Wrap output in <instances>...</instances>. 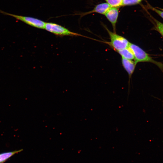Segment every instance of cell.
<instances>
[{
    "instance_id": "11",
    "label": "cell",
    "mask_w": 163,
    "mask_h": 163,
    "mask_svg": "<svg viewBox=\"0 0 163 163\" xmlns=\"http://www.w3.org/2000/svg\"><path fill=\"white\" fill-rule=\"evenodd\" d=\"M142 0H122V6L137 5Z\"/></svg>"
},
{
    "instance_id": "4",
    "label": "cell",
    "mask_w": 163,
    "mask_h": 163,
    "mask_svg": "<svg viewBox=\"0 0 163 163\" xmlns=\"http://www.w3.org/2000/svg\"><path fill=\"white\" fill-rule=\"evenodd\" d=\"M0 12L12 16L32 27L39 29H44L46 22L39 19L31 17L16 15L0 10Z\"/></svg>"
},
{
    "instance_id": "14",
    "label": "cell",
    "mask_w": 163,
    "mask_h": 163,
    "mask_svg": "<svg viewBox=\"0 0 163 163\" xmlns=\"http://www.w3.org/2000/svg\"><path fill=\"white\" fill-rule=\"evenodd\" d=\"M158 8V9L163 11V8Z\"/></svg>"
},
{
    "instance_id": "12",
    "label": "cell",
    "mask_w": 163,
    "mask_h": 163,
    "mask_svg": "<svg viewBox=\"0 0 163 163\" xmlns=\"http://www.w3.org/2000/svg\"><path fill=\"white\" fill-rule=\"evenodd\" d=\"M154 20L155 23L156 29L163 36V24L155 19H154Z\"/></svg>"
},
{
    "instance_id": "5",
    "label": "cell",
    "mask_w": 163,
    "mask_h": 163,
    "mask_svg": "<svg viewBox=\"0 0 163 163\" xmlns=\"http://www.w3.org/2000/svg\"><path fill=\"white\" fill-rule=\"evenodd\" d=\"M104 15L111 23L114 32H116V25L119 15L118 8L110 7L106 11Z\"/></svg>"
},
{
    "instance_id": "8",
    "label": "cell",
    "mask_w": 163,
    "mask_h": 163,
    "mask_svg": "<svg viewBox=\"0 0 163 163\" xmlns=\"http://www.w3.org/2000/svg\"><path fill=\"white\" fill-rule=\"evenodd\" d=\"M122 58L132 60L134 59V54L129 47L117 51Z\"/></svg>"
},
{
    "instance_id": "1",
    "label": "cell",
    "mask_w": 163,
    "mask_h": 163,
    "mask_svg": "<svg viewBox=\"0 0 163 163\" xmlns=\"http://www.w3.org/2000/svg\"><path fill=\"white\" fill-rule=\"evenodd\" d=\"M104 26L108 32L110 39V41L105 42V43L117 52L129 46L130 43L126 38L116 32L111 31L104 25Z\"/></svg>"
},
{
    "instance_id": "9",
    "label": "cell",
    "mask_w": 163,
    "mask_h": 163,
    "mask_svg": "<svg viewBox=\"0 0 163 163\" xmlns=\"http://www.w3.org/2000/svg\"><path fill=\"white\" fill-rule=\"evenodd\" d=\"M23 149L13 151L3 152L0 154V163H2L14 155L21 152Z\"/></svg>"
},
{
    "instance_id": "3",
    "label": "cell",
    "mask_w": 163,
    "mask_h": 163,
    "mask_svg": "<svg viewBox=\"0 0 163 163\" xmlns=\"http://www.w3.org/2000/svg\"><path fill=\"white\" fill-rule=\"evenodd\" d=\"M44 29L56 35L85 37L79 34L71 31L68 29L58 24L52 22H46Z\"/></svg>"
},
{
    "instance_id": "13",
    "label": "cell",
    "mask_w": 163,
    "mask_h": 163,
    "mask_svg": "<svg viewBox=\"0 0 163 163\" xmlns=\"http://www.w3.org/2000/svg\"><path fill=\"white\" fill-rule=\"evenodd\" d=\"M150 8L159 15L162 18H163V11L158 9L157 8H154L153 7L150 6Z\"/></svg>"
},
{
    "instance_id": "6",
    "label": "cell",
    "mask_w": 163,
    "mask_h": 163,
    "mask_svg": "<svg viewBox=\"0 0 163 163\" xmlns=\"http://www.w3.org/2000/svg\"><path fill=\"white\" fill-rule=\"evenodd\" d=\"M110 7H111L107 3H100L96 5L92 10L80 13L78 15H80L81 17L93 13H97L104 15Z\"/></svg>"
},
{
    "instance_id": "2",
    "label": "cell",
    "mask_w": 163,
    "mask_h": 163,
    "mask_svg": "<svg viewBox=\"0 0 163 163\" xmlns=\"http://www.w3.org/2000/svg\"><path fill=\"white\" fill-rule=\"evenodd\" d=\"M129 47L134 54V61L137 64L139 62H150L154 63L161 68L163 67L162 63L153 60L147 53L138 45L130 43Z\"/></svg>"
},
{
    "instance_id": "10",
    "label": "cell",
    "mask_w": 163,
    "mask_h": 163,
    "mask_svg": "<svg viewBox=\"0 0 163 163\" xmlns=\"http://www.w3.org/2000/svg\"><path fill=\"white\" fill-rule=\"evenodd\" d=\"M111 7L118 8L122 6V0H104Z\"/></svg>"
},
{
    "instance_id": "7",
    "label": "cell",
    "mask_w": 163,
    "mask_h": 163,
    "mask_svg": "<svg viewBox=\"0 0 163 163\" xmlns=\"http://www.w3.org/2000/svg\"><path fill=\"white\" fill-rule=\"evenodd\" d=\"M121 62L123 68L128 74L129 80L134 71L137 63L134 61L123 58L121 59Z\"/></svg>"
}]
</instances>
